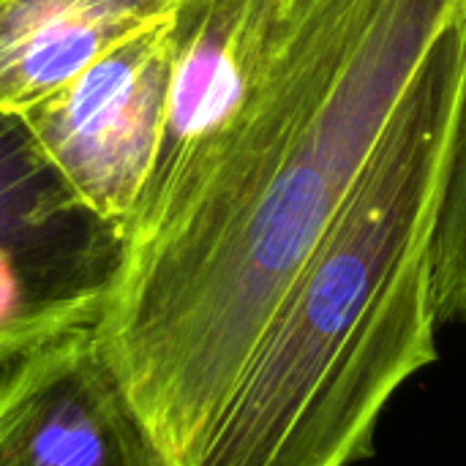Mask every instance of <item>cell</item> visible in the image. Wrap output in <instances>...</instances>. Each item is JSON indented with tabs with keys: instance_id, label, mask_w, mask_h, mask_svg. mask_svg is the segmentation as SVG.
<instances>
[{
	"instance_id": "cell-1",
	"label": "cell",
	"mask_w": 466,
	"mask_h": 466,
	"mask_svg": "<svg viewBox=\"0 0 466 466\" xmlns=\"http://www.w3.org/2000/svg\"><path fill=\"white\" fill-rule=\"evenodd\" d=\"M466 0H186L153 169L93 328L191 466Z\"/></svg>"
},
{
	"instance_id": "cell-2",
	"label": "cell",
	"mask_w": 466,
	"mask_h": 466,
	"mask_svg": "<svg viewBox=\"0 0 466 466\" xmlns=\"http://www.w3.org/2000/svg\"><path fill=\"white\" fill-rule=\"evenodd\" d=\"M466 96V3L431 44L191 466H350L437 360L434 240Z\"/></svg>"
},
{
	"instance_id": "cell-3",
	"label": "cell",
	"mask_w": 466,
	"mask_h": 466,
	"mask_svg": "<svg viewBox=\"0 0 466 466\" xmlns=\"http://www.w3.org/2000/svg\"><path fill=\"white\" fill-rule=\"evenodd\" d=\"M120 262L123 232L68 188L19 115L0 112V360L96 328Z\"/></svg>"
},
{
	"instance_id": "cell-4",
	"label": "cell",
	"mask_w": 466,
	"mask_h": 466,
	"mask_svg": "<svg viewBox=\"0 0 466 466\" xmlns=\"http://www.w3.org/2000/svg\"><path fill=\"white\" fill-rule=\"evenodd\" d=\"M175 16L137 30L19 115L68 188L123 235L164 128Z\"/></svg>"
},
{
	"instance_id": "cell-5",
	"label": "cell",
	"mask_w": 466,
	"mask_h": 466,
	"mask_svg": "<svg viewBox=\"0 0 466 466\" xmlns=\"http://www.w3.org/2000/svg\"><path fill=\"white\" fill-rule=\"evenodd\" d=\"M0 466H164L93 328L0 360Z\"/></svg>"
},
{
	"instance_id": "cell-6",
	"label": "cell",
	"mask_w": 466,
	"mask_h": 466,
	"mask_svg": "<svg viewBox=\"0 0 466 466\" xmlns=\"http://www.w3.org/2000/svg\"><path fill=\"white\" fill-rule=\"evenodd\" d=\"M186 0H0V112L22 115Z\"/></svg>"
},
{
	"instance_id": "cell-7",
	"label": "cell",
	"mask_w": 466,
	"mask_h": 466,
	"mask_svg": "<svg viewBox=\"0 0 466 466\" xmlns=\"http://www.w3.org/2000/svg\"><path fill=\"white\" fill-rule=\"evenodd\" d=\"M437 322L466 325V96L434 240Z\"/></svg>"
}]
</instances>
